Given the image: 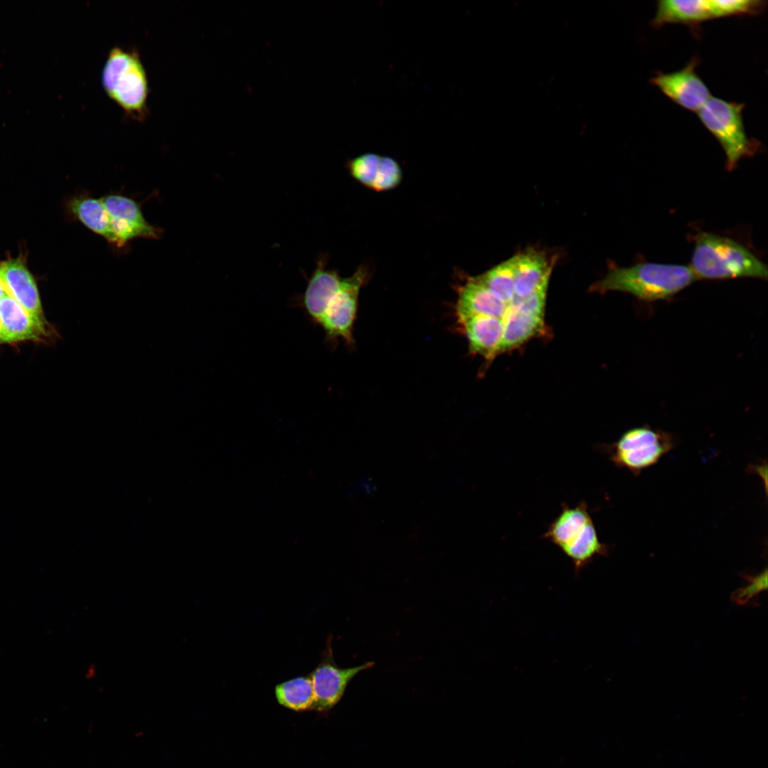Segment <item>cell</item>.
Instances as JSON below:
<instances>
[{"mask_svg": "<svg viewBox=\"0 0 768 768\" xmlns=\"http://www.w3.org/2000/svg\"><path fill=\"white\" fill-rule=\"evenodd\" d=\"M697 279L690 266L639 262L630 267L613 265L592 290L622 292L650 302L669 299Z\"/></svg>", "mask_w": 768, "mask_h": 768, "instance_id": "6da1fadb", "label": "cell"}, {"mask_svg": "<svg viewBox=\"0 0 768 768\" xmlns=\"http://www.w3.org/2000/svg\"><path fill=\"white\" fill-rule=\"evenodd\" d=\"M690 267L698 279L767 278V265L746 247L708 232L695 236Z\"/></svg>", "mask_w": 768, "mask_h": 768, "instance_id": "7a4b0ae2", "label": "cell"}, {"mask_svg": "<svg viewBox=\"0 0 768 768\" xmlns=\"http://www.w3.org/2000/svg\"><path fill=\"white\" fill-rule=\"evenodd\" d=\"M542 538L556 545L572 562L575 573L597 556H607L609 547L602 543L585 501L575 506L562 503L559 515L548 525Z\"/></svg>", "mask_w": 768, "mask_h": 768, "instance_id": "3957f363", "label": "cell"}, {"mask_svg": "<svg viewBox=\"0 0 768 768\" xmlns=\"http://www.w3.org/2000/svg\"><path fill=\"white\" fill-rule=\"evenodd\" d=\"M102 84L107 96L125 114L137 119L146 114L148 78L137 51L113 47L103 65Z\"/></svg>", "mask_w": 768, "mask_h": 768, "instance_id": "277c9868", "label": "cell"}, {"mask_svg": "<svg viewBox=\"0 0 768 768\" xmlns=\"http://www.w3.org/2000/svg\"><path fill=\"white\" fill-rule=\"evenodd\" d=\"M744 107V103L711 96L696 112L701 123L723 149L729 171L734 169L742 159L754 154L760 146L759 142L746 133Z\"/></svg>", "mask_w": 768, "mask_h": 768, "instance_id": "5b68a950", "label": "cell"}, {"mask_svg": "<svg viewBox=\"0 0 768 768\" xmlns=\"http://www.w3.org/2000/svg\"><path fill=\"white\" fill-rule=\"evenodd\" d=\"M675 444L670 434L648 426L631 428L604 450L609 460L635 476L656 464Z\"/></svg>", "mask_w": 768, "mask_h": 768, "instance_id": "8992f818", "label": "cell"}, {"mask_svg": "<svg viewBox=\"0 0 768 768\" xmlns=\"http://www.w3.org/2000/svg\"><path fill=\"white\" fill-rule=\"evenodd\" d=\"M366 276V269L361 267L351 276L341 278L317 324L329 342L341 338L348 344L352 343L359 293Z\"/></svg>", "mask_w": 768, "mask_h": 768, "instance_id": "52a82bcc", "label": "cell"}, {"mask_svg": "<svg viewBox=\"0 0 768 768\" xmlns=\"http://www.w3.org/2000/svg\"><path fill=\"white\" fill-rule=\"evenodd\" d=\"M110 217L116 239V250H123L137 238L159 239L162 230L149 223L137 201L119 193H110L101 198Z\"/></svg>", "mask_w": 768, "mask_h": 768, "instance_id": "ba28073f", "label": "cell"}, {"mask_svg": "<svg viewBox=\"0 0 768 768\" xmlns=\"http://www.w3.org/2000/svg\"><path fill=\"white\" fill-rule=\"evenodd\" d=\"M331 639L328 638L321 661L310 674L314 694V709L319 711H326L336 705L349 682L358 673L375 665L373 661H367L355 667H338L334 659Z\"/></svg>", "mask_w": 768, "mask_h": 768, "instance_id": "9c48e42d", "label": "cell"}, {"mask_svg": "<svg viewBox=\"0 0 768 768\" xmlns=\"http://www.w3.org/2000/svg\"><path fill=\"white\" fill-rule=\"evenodd\" d=\"M699 62L695 56L680 70L670 73L658 71L650 79V82L674 103L697 112L712 96L696 72Z\"/></svg>", "mask_w": 768, "mask_h": 768, "instance_id": "30bf717a", "label": "cell"}, {"mask_svg": "<svg viewBox=\"0 0 768 768\" xmlns=\"http://www.w3.org/2000/svg\"><path fill=\"white\" fill-rule=\"evenodd\" d=\"M0 277L8 295L30 314L46 321L36 279L23 254L16 257H7L1 261Z\"/></svg>", "mask_w": 768, "mask_h": 768, "instance_id": "8fae6325", "label": "cell"}, {"mask_svg": "<svg viewBox=\"0 0 768 768\" xmlns=\"http://www.w3.org/2000/svg\"><path fill=\"white\" fill-rule=\"evenodd\" d=\"M46 321L30 314L6 294L0 300V343L38 341L47 336Z\"/></svg>", "mask_w": 768, "mask_h": 768, "instance_id": "7c38bea8", "label": "cell"}, {"mask_svg": "<svg viewBox=\"0 0 768 768\" xmlns=\"http://www.w3.org/2000/svg\"><path fill=\"white\" fill-rule=\"evenodd\" d=\"M341 279L337 272L326 267L325 259H319L299 301V306L314 324L317 325L319 322L330 299L338 288Z\"/></svg>", "mask_w": 768, "mask_h": 768, "instance_id": "4fadbf2b", "label": "cell"}, {"mask_svg": "<svg viewBox=\"0 0 768 768\" xmlns=\"http://www.w3.org/2000/svg\"><path fill=\"white\" fill-rule=\"evenodd\" d=\"M459 323L462 326L472 353L491 359L501 353L503 338L501 319L479 315L469 317Z\"/></svg>", "mask_w": 768, "mask_h": 768, "instance_id": "5bb4252c", "label": "cell"}, {"mask_svg": "<svg viewBox=\"0 0 768 768\" xmlns=\"http://www.w3.org/2000/svg\"><path fill=\"white\" fill-rule=\"evenodd\" d=\"M508 306L499 300L475 277L459 287L456 304L458 322L474 316L503 318Z\"/></svg>", "mask_w": 768, "mask_h": 768, "instance_id": "9a60e30c", "label": "cell"}, {"mask_svg": "<svg viewBox=\"0 0 768 768\" xmlns=\"http://www.w3.org/2000/svg\"><path fill=\"white\" fill-rule=\"evenodd\" d=\"M65 206L68 216L103 238L116 249V239L110 217L101 198H95L90 193H78L69 198Z\"/></svg>", "mask_w": 768, "mask_h": 768, "instance_id": "2e32d148", "label": "cell"}, {"mask_svg": "<svg viewBox=\"0 0 768 768\" xmlns=\"http://www.w3.org/2000/svg\"><path fill=\"white\" fill-rule=\"evenodd\" d=\"M712 19L708 0H661L650 24L659 28L668 23H677L691 28Z\"/></svg>", "mask_w": 768, "mask_h": 768, "instance_id": "e0dca14e", "label": "cell"}, {"mask_svg": "<svg viewBox=\"0 0 768 768\" xmlns=\"http://www.w3.org/2000/svg\"><path fill=\"white\" fill-rule=\"evenodd\" d=\"M503 338L501 352L518 347L539 334L544 328V316L508 306L502 318Z\"/></svg>", "mask_w": 768, "mask_h": 768, "instance_id": "ac0fdd59", "label": "cell"}, {"mask_svg": "<svg viewBox=\"0 0 768 768\" xmlns=\"http://www.w3.org/2000/svg\"><path fill=\"white\" fill-rule=\"evenodd\" d=\"M274 693L277 702L289 709L294 711L314 709V694L310 675L277 684Z\"/></svg>", "mask_w": 768, "mask_h": 768, "instance_id": "d6986e66", "label": "cell"}, {"mask_svg": "<svg viewBox=\"0 0 768 768\" xmlns=\"http://www.w3.org/2000/svg\"><path fill=\"white\" fill-rule=\"evenodd\" d=\"M712 18L760 14L767 1L762 0H708Z\"/></svg>", "mask_w": 768, "mask_h": 768, "instance_id": "ffe728a7", "label": "cell"}, {"mask_svg": "<svg viewBox=\"0 0 768 768\" xmlns=\"http://www.w3.org/2000/svg\"><path fill=\"white\" fill-rule=\"evenodd\" d=\"M381 156L373 153L363 154L348 164L351 175L359 183L371 188L375 179Z\"/></svg>", "mask_w": 768, "mask_h": 768, "instance_id": "44dd1931", "label": "cell"}, {"mask_svg": "<svg viewBox=\"0 0 768 768\" xmlns=\"http://www.w3.org/2000/svg\"><path fill=\"white\" fill-rule=\"evenodd\" d=\"M402 179V170L398 163L388 156H381L379 169L371 187L376 191H385L395 188Z\"/></svg>", "mask_w": 768, "mask_h": 768, "instance_id": "7402d4cb", "label": "cell"}, {"mask_svg": "<svg viewBox=\"0 0 768 768\" xmlns=\"http://www.w3.org/2000/svg\"><path fill=\"white\" fill-rule=\"evenodd\" d=\"M748 584L745 587L738 588L731 595L732 601L738 605L751 604L755 602V599L759 593L767 588V570L757 575H745Z\"/></svg>", "mask_w": 768, "mask_h": 768, "instance_id": "603a6c76", "label": "cell"}, {"mask_svg": "<svg viewBox=\"0 0 768 768\" xmlns=\"http://www.w3.org/2000/svg\"><path fill=\"white\" fill-rule=\"evenodd\" d=\"M6 294H8L6 293L4 285L3 282H2L1 277H0V300L1 299L2 297H4Z\"/></svg>", "mask_w": 768, "mask_h": 768, "instance_id": "cb8c5ba5", "label": "cell"}]
</instances>
